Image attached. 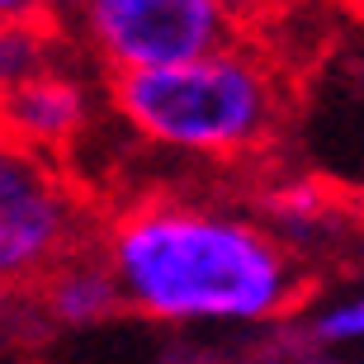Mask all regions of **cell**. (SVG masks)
Wrapping results in <instances>:
<instances>
[{
  "mask_svg": "<svg viewBox=\"0 0 364 364\" xmlns=\"http://www.w3.org/2000/svg\"><path fill=\"white\" fill-rule=\"evenodd\" d=\"M0 19L10 24H53L48 0H0Z\"/></svg>",
  "mask_w": 364,
  "mask_h": 364,
  "instance_id": "cell-10",
  "label": "cell"
},
{
  "mask_svg": "<svg viewBox=\"0 0 364 364\" xmlns=\"http://www.w3.org/2000/svg\"><path fill=\"white\" fill-rule=\"evenodd\" d=\"M57 33L109 76L161 71L242 43V0H81Z\"/></svg>",
  "mask_w": 364,
  "mask_h": 364,
  "instance_id": "cell-4",
  "label": "cell"
},
{
  "mask_svg": "<svg viewBox=\"0 0 364 364\" xmlns=\"http://www.w3.org/2000/svg\"><path fill=\"white\" fill-rule=\"evenodd\" d=\"M109 105L128 133L203 166H246L284 128L279 71L246 43L161 71L109 76Z\"/></svg>",
  "mask_w": 364,
  "mask_h": 364,
  "instance_id": "cell-2",
  "label": "cell"
},
{
  "mask_svg": "<svg viewBox=\"0 0 364 364\" xmlns=\"http://www.w3.org/2000/svg\"><path fill=\"white\" fill-rule=\"evenodd\" d=\"M57 33L53 24H10L0 19V95L38 76L48 62H57Z\"/></svg>",
  "mask_w": 364,
  "mask_h": 364,
  "instance_id": "cell-8",
  "label": "cell"
},
{
  "mask_svg": "<svg viewBox=\"0 0 364 364\" xmlns=\"http://www.w3.org/2000/svg\"><path fill=\"white\" fill-rule=\"evenodd\" d=\"M279 364H350V360H341V355H326V350H308V346L298 341V350H294V355H284Z\"/></svg>",
  "mask_w": 364,
  "mask_h": 364,
  "instance_id": "cell-11",
  "label": "cell"
},
{
  "mask_svg": "<svg viewBox=\"0 0 364 364\" xmlns=\"http://www.w3.org/2000/svg\"><path fill=\"white\" fill-rule=\"evenodd\" d=\"M303 346L326 355L341 350V346H364V289L341 294L312 312L308 326H303Z\"/></svg>",
  "mask_w": 364,
  "mask_h": 364,
  "instance_id": "cell-9",
  "label": "cell"
},
{
  "mask_svg": "<svg viewBox=\"0 0 364 364\" xmlns=\"http://www.w3.org/2000/svg\"><path fill=\"white\" fill-rule=\"evenodd\" d=\"M95 256L123 308L161 326L260 331L308 298V270L251 208L189 194H142L95 232Z\"/></svg>",
  "mask_w": 364,
  "mask_h": 364,
  "instance_id": "cell-1",
  "label": "cell"
},
{
  "mask_svg": "<svg viewBox=\"0 0 364 364\" xmlns=\"http://www.w3.org/2000/svg\"><path fill=\"white\" fill-rule=\"evenodd\" d=\"M242 5H246V0H242Z\"/></svg>",
  "mask_w": 364,
  "mask_h": 364,
  "instance_id": "cell-13",
  "label": "cell"
},
{
  "mask_svg": "<svg viewBox=\"0 0 364 364\" xmlns=\"http://www.w3.org/2000/svg\"><path fill=\"white\" fill-rule=\"evenodd\" d=\"M33 294H38L43 317L53 326H67V331H85V326H100L114 312H123L119 284L105 270V260L95 256V246L71 256L67 265H57Z\"/></svg>",
  "mask_w": 364,
  "mask_h": 364,
  "instance_id": "cell-7",
  "label": "cell"
},
{
  "mask_svg": "<svg viewBox=\"0 0 364 364\" xmlns=\"http://www.w3.org/2000/svg\"><path fill=\"white\" fill-rule=\"evenodd\" d=\"M100 218L67 166L0 133V298L33 294L57 265L95 246Z\"/></svg>",
  "mask_w": 364,
  "mask_h": 364,
  "instance_id": "cell-3",
  "label": "cell"
},
{
  "mask_svg": "<svg viewBox=\"0 0 364 364\" xmlns=\"http://www.w3.org/2000/svg\"><path fill=\"white\" fill-rule=\"evenodd\" d=\"M95 95L90 85L62 62H48L38 76L0 95V133L38 156H62L90 133Z\"/></svg>",
  "mask_w": 364,
  "mask_h": 364,
  "instance_id": "cell-5",
  "label": "cell"
},
{
  "mask_svg": "<svg viewBox=\"0 0 364 364\" xmlns=\"http://www.w3.org/2000/svg\"><path fill=\"white\" fill-rule=\"evenodd\" d=\"M251 213L270 228V237L303 270H312L322 256H331L341 242L360 237L355 208L326 180H312V176H284L274 185H265L256 194Z\"/></svg>",
  "mask_w": 364,
  "mask_h": 364,
  "instance_id": "cell-6",
  "label": "cell"
},
{
  "mask_svg": "<svg viewBox=\"0 0 364 364\" xmlns=\"http://www.w3.org/2000/svg\"><path fill=\"white\" fill-rule=\"evenodd\" d=\"M355 228H360V242H364V199L355 203Z\"/></svg>",
  "mask_w": 364,
  "mask_h": 364,
  "instance_id": "cell-12",
  "label": "cell"
}]
</instances>
